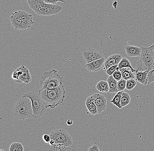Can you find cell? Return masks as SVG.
Returning <instances> with one entry per match:
<instances>
[{
	"label": "cell",
	"instance_id": "cell-1",
	"mask_svg": "<svg viewBox=\"0 0 154 151\" xmlns=\"http://www.w3.org/2000/svg\"><path fill=\"white\" fill-rule=\"evenodd\" d=\"M66 92L63 84L50 90L40 89L38 95L46 104L47 108L54 109L64 101Z\"/></svg>",
	"mask_w": 154,
	"mask_h": 151
},
{
	"label": "cell",
	"instance_id": "cell-2",
	"mask_svg": "<svg viewBox=\"0 0 154 151\" xmlns=\"http://www.w3.org/2000/svg\"><path fill=\"white\" fill-rule=\"evenodd\" d=\"M27 2L30 8L39 16L56 15L62 10L59 5L46 3L43 0H27Z\"/></svg>",
	"mask_w": 154,
	"mask_h": 151
},
{
	"label": "cell",
	"instance_id": "cell-3",
	"mask_svg": "<svg viewBox=\"0 0 154 151\" xmlns=\"http://www.w3.org/2000/svg\"><path fill=\"white\" fill-rule=\"evenodd\" d=\"M13 114L15 118L22 120L33 118V110L31 100L28 97H24L19 99L13 107Z\"/></svg>",
	"mask_w": 154,
	"mask_h": 151
},
{
	"label": "cell",
	"instance_id": "cell-4",
	"mask_svg": "<svg viewBox=\"0 0 154 151\" xmlns=\"http://www.w3.org/2000/svg\"><path fill=\"white\" fill-rule=\"evenodd\" d=\"M63 77L59 74L57 71L53 69L43 72L39 83L41 90H50L63 84Z\"/></svg>",
	"mask_w": 154,
	"mask_h": 151
},
{
	"label": "cell",
	"instance_id": "cell-5",
	"mask_svg": "<svg viewBox=\"0 0 154 151\" xmlns=\"http://www.w3.org/2000/svg\"><path fill=\"white\" fill-rule=\"evenodd\" d=\"M141 48V56L137 62L135 73L138 71H150L154 69V49L151 47Z\"/></svg>",
	"mask_w": 154,
	"mask_h": 151
},
{
	"label": "cell",
	"instance_id": "cell-6",
	"mask_svg": "<svg viewBox=\"0 0 154 151\" xmlns=\"http://www.w3.org/2000/svg\"><path fill=\"white\" fill-rule=\"evenodd\" d=\"M22 97H28L31 101L34 118L37 119L44 115L47 107L38 94L33 91H30L23 94Z\"/></svg>",
	"mask_w": 154,
	"mask_h": 151
},
{
	"label": "cell",
	"instance_id": "cell-7",
	"mask_svg": "<svg viewBox=\"0 0 154 151\" xmlns=\"http://www.w3.org/2000/svg\"><path fill=\"white\" fill-rule=\"evenodd\" d=\"M51 140L56 142V145H60L65 147L71 146L73 144L72 136L67 131L63 129H57L50 134Z\"/></svg>",
	"mask_w": 154,
	"mask_h": 151
},
{
	"label": "cell",
	"instance_id": "cell-8",
	"mask_svg": "<svg viewBox=\"0 0 154 151\" xmlns=\"http://www.w3.org/2000/svg\"><path fill=\"white\" fill-rule=\"evenodd\" d=\"M82 56L86 63L104 58L102 52L91 48L85 50L83 52Z\"/></svg>",
	"mask_w": 154,
	"mask_h": 151
},
{
	"label": "cell",
	"instance_id": "cell-9",
	"mask_svg": "<svg viewBox=\"0 0 154 151\" xmlns=\"http://www.w3.org/2000/svg\"><path fill=\"white\" fill-rule=\"evenodd\" d=\"M91 96L97 107L98 113H100L104 111L107 107V100L104 95L96 93Z\"/></svg>",
	"mask_w": 154,
	"mask_h": 151
},
{
	"label": "cell",
	"instance_id": "cell-10",
	"mask_svg": "<svg viewBox=\"0 0 154 151\" xmlns=\"http://www.w3.org/2000/svg\"><path fill=\"white\" fill-rule=\"evenodd\" d=\"M22 20V30L29 29L34 24L32 14L24 11H19Z\"/></svg>",
	"mask_w": 154,
	"mask_h": 151
},
{
	"label": "cell",
	"instance_id": "cell-11",
	"mask_svg": "<svg viewBox=\"0 0 154 151\" xmlns=\"http://www.w3.org/2000/svg\"><path fill=\"white\" fill-rule=\"evenodd\" d=\"M122 58V55L118 54L112 55L109 56L105 61L104 71L106 72L109 67L119 64Z\"/></svg>",
	"mask_w": 154,
	"mask_h": 151
},
{
	"label": "cell",
	"instance_id": "cell-12",
	"mask_svg": "<svg viewBox=\"0 0 154 151\" xmlns=\"http://www.w3.org/2000/svg\"><path fill=\"white\" fill-rule=\"evenodd\" d=\"M105 59L104 58L98 59L96 61L86 63L85 67L89 72H97L102 69V66L104 64Z\"/></svg>",
	"mask_w": 154,
	"mask_h": 151
},
{
	"label": "cell",
	"instance_id": "cell-13",
	"mask_svg": "<svg viewBox=\"0 0 154 151\" xmlns=\"http://www.w3.org/2000/svg\"><path fill=\"white\" fill-rule=\"evenodd\" d=\"M11 22L15 29L22 30V20L19 11H16L12 13L10 16Z\"/></svg>",
	"mask_w": 154,
	"mask_h": 151
},
{
	"label": "cell",
	"instance_id": "cell-14",
	"mask_svg": "<svg viewBox=\"0 0 154 151\" xmlns=\"http://www.w3.org/2000/svg\"><path fill=\"white\" fill-rule=\"evenodd\" d=\"M21 73L20 75V80L21 83L28 84L32 81L31 76L27 67L23 65L21 66Z\"/></svg>",
	"mask_w": 154,
	"mask_h": 151
},
{
	"label": "cell",
	"instance_id": "cell-15",
	"mask_svg": "<svg viewBox=\"0 0 154 151\" xmlns=\"http://www.w3.org/2000/svg\"><path fill=\"white\" fill-rule=\"evenodd\" d=\"M125 51L128 56L137 57L141 56V48L133 46H127L125 48Z\"/></svg>",
	"mask_w": 154,
	"mask_h": 151
},
{
	"label": "cell",
	"instance_id": "cell-16",
	"mask_svg": "<svg viewBox=\"0 0 154 151\" xmlns=\"http://www.w3.org/2000/svg\"><path fill=\"white\" fill-rule=\"evenodd\" d=\"M85 105L88 111L92 115L98 114V109L91 96L88 97L85 101Z\"/></svg>",
	"mask_w": 154,
	"mask_h": 151
},
{
	"label": "cell",
	"instance_id": "cell-17",
	"mask_svg": "<svg viewBox=\"0 0 154 151\" xmlns=\"http://www.w3.org/2000/svg\"><path fill=\"white\" fill-rule=\"evenodd\" d=\"M149 71H143V72H136L135 78L137 80L143 85H146L147 84V79Z\"/></svg>",
	"mask_w": 154,
	"mask_h": 151
},
{
	"label": "cell",
	"instance_id": "cell-18",
	"mask_svg": "<svg viewBox=\"0 0 154 151\" xmlns=\"http://www.w3.org/2000/svg\"><path fill=\"white\" fill-rule=\"evenodd\" d=\"M109 86V91L110 93H117L118 92L117 88V83L118 81L116 80L113 76H109L107 80Z\"/></svg>",
	"mask_w": 154,
	"mask_h": 151
},
{
	"label": "cell",
	"instance_id": "cell-19",
	"mask_svg": "<svg viewBox=\"0 0 154 151\" xmlns=\"http://www.w3.org/2000/svg\"><path fill=\"white\" fill-rule=\"evenodd\" d=\"M122 74V78L127 80L131 79H135V73L133 72L130 68L126 67L123 68L120 70Z\"/></svg>",
	"mask_w": 154,
	"mask_h": 151
},
{
	"label": "cell",
	"instance_id": "cell-20",
	"mask_svg": "<svg viewBox=\"0 0 154 151\" xmlns=\"http://www.w3.org/2000/svg\"><path fill=\"white\" fill-rule=\"evenodd\" d=\"M126 67H128V68H130L133 72L134 73H135V69H134L133 68L132 66H131V62L126 58H123L121 59V61L119 62L118 64V66L117 67V70H120V69H122L123 68H126Z\"/></svg>",
	"mask_w": 154,
	"mask_h": 151
},
{
	"label": "cell",
	"instance_id": "cell-21",
	"mask_svg": "<svg viewBox=\"0 0 154 151\" xmlns=\"http://www.w3.org/2000/svg\"><path fill=\"white\" fill-rule=\"evenodd\" d=\"M96 88L100 92H108L109 91V86L107 81L101 80L97 83Z\"/></svg>",
	"mask_w": 154,
	"mask_h": 151
},
{
	"label": "cell",
	"instance_id": "cell-22",
	"mask_svg": "<svg viewBox=\"0 0 154 151\" xmlns=\"http://www.w3.org/2000/svg\"><path fill=\"white\" fill-rule=\"evenodd\" d=\"M123 91H118L116 93V95H115L114 98L110 101L112 103L115 105L116 106L118 107L119 109H122V107L120 104L121 97H122V93Z\"/></svg>",
	"mask_w": 154,
	"mask_h": 151
},
{
	"label": "cell",
	"instance_id": "cell-23",
	"mask_svg": "<svg viewBox=\"0 0 154 151\" xmlns=\"http://www.w3.org/2000/svg\"><path fill=\"white\" fill-rule=\"evenodd\" d=\"M131 96L129 94L123 91L120 101V104L122 107H125L126 106L128 105L131 102Z\"/></svg>",
	"mask_w": 154,
	"mask_h": 151
},
{
	"label": "cell",
	"instance_id": "cell-24",
	"mask_svg": "<svg viewBox=\"0 0 154 151\" xmlns=\"http://www.w3.org/2000/svg\"><path fill=\"white\" fill-rule=\"evenodd\" d=\"M9 151H24L23 146L20 142H13L9 147Z\"/></svg>",
	"mask_w": 154,
	"mask_h": 151
},
{
	"label": "cell",
	"instance_id": "cell-25",
	"mask_svg": "<svg viewBox=\"0 0 154 151\" xmlns=\"http://www.w3.org/2000/svg\"><path fill=\"white\" fill-rule=\"evenodd\" d=\"M21 66L16 69V70H14L13 71V73H12V78L17 83H21L20 80H19L20 75H21Z\"/></svg>",
	"mask_w": 154,
	"mask_h": 151
},
{
	"label": "cell",
	"instance_id": "cell-26",
	"mask_svg": "<svg viewBox=\"0 0 154 151\" xmlns=\"http://www.w3.org/2000/svg\"><path fill=\"white\" fill-rule=\"evenodd\" d=\"M136 85L137 82L134 79L128 80H127L126 83V89L129 90H132Z\"/></svg>",
	"mask_w": 154,
	"mask_h": 151
},
{
	"label": "cell",
	"instance_id": "cell-27",
	"mask_svg": "<svg viewBox=\"0 0 154 151\" xmlns=\"http://www.w3.org/2000/svg\"><path fill=\"white\" fill-rule=\"evenodd\" d=\"M126 83L127 80L124 79H122L121 80L118 81L117 88L118 91H124L126 88Z\"/></svg>",
	"mask_w": 154,
	"mask_h": 151
},
{
	"label": "cell",
	"instance_id": "cell-28",
	"mask_svg": "<svg viewBox=\"0 0 154 151\" xmlns=\"http://www.w3.org/2000/svg\"><path fill=\"white\" fill-rule=\"evenodd\" d=\"M153 82H154V69L149 71L148 73L147 79V85H149Z\"/></svg>",
	"mask_w": 154,
	"mask_h": 151
},
{
	"label": "cell",
	"instance_id": "cell-29",
	"mask_svg": "<svg viewBox=\"0 0 154 151\" xmlns=\"http://www.w3.org/2000/svg\"><path fill=\"white\" fill-rule=\"evenodd\" d=\"M118 66V64H117V65H114V66L109 67V68L106 71V73L109 76H112L113 73L117 70V68Z\"/></svg>",
	"mask_w": 154,
	"mask_h": 151
},
{
	"label": "cell",
	"instance_id": "cell-30",
	"mask_svg": "<svg viewBox=\"0 0 154 151\" xmlns=\"http://www.w3.org/2000/svg\"><path fill=\"white\" fill-rule=\"evenodd\" d=\"M114 78L116 80L119 81V80H121L122 78V74H121V72L119 70H117L116 71L113 73L112 74Z\"/></svg>",
	"mask_w": 154,
	"mask_h": 151
},
{
	"label": "cell",
	"instance_id": "cell-31",
	"mask_svg": "<svg viewBox=\"0 0 154 151\" xmlns=\"http://www.w3.org/2000/svg\"><path fill=\"white\" fill-rule=\"evenodd\" d=\"M45 3L50 4L56 5L57 2H60L63 3L64 4H66L65 0H43Z\"/></svg>",
	"mask_w": 154,
	"mask_h": 151
},
{
	"label": "cell",
	"instance_id": "cell-32",
	"mask_svg": "<svg viewBox=\"0 0 154 151\" xmlns=\"http://www.w3.org/2000/svg\"><path fill=\"white\" fill-rule=\"evenodd\" d=\"M43 140L46 143H49L51 141V138L50 135L47 134H43Z\"/></svg>",
	"mask_w": 154,
	"mask_h": 151
},
{
	"label": "cell",
	"instance_id": "cell-33",
	"mask_svg": "<svg viewBox=\"0 0 154 151\" xmlns=\"http://www.w3.org/2000/svg\"><path fill=\"white\" fill-rule=\"evenodd\" d=\"M88 151H100L96 144H94L88 149Z\"/></svg>",
	"mask_w": 154,
	"mask_h": 151
},
{
	"label": "cell",
	"instance_id": "cell-34",
	"mask_svg": "<svg viewBox=\"0 0 154 151\" xmlns=\"http://www.w3.org/2000/svg\"><path fill=\"white\" fill-rule=\"evenodd\" d=\"M49 144H50L51 146H52L54 147L56 145L55 142L53 140H51V141L49 142Z\"/></svg>",
	"mask_w": 154,
	"mask_h": 151
},
{
	"label": "cell",
	"instance_id": "cell-35",
	"mask_svg": "<svg viewBox=\"0 0 154 151\" xmlns=\"http://www.w3.org/2000/svg\"><path fill=\"white\" fill-rule=\"evenodd\" d=\"M73 121L72 120V119H69V120H68L67 122V125H73Z\"/></svg>",
	"mask_w": 154,
	"mask_h": 151
},
{
	"label": "cell",
	"instance_id": "cell-36",
	"mask_svg": "<svg viewBox=\"0 0 154 151\" xmlns=\"http://www.w3.org/2000/svg\"><path fill=\"white\" fill-rule=\"evenodd\" d=\"M117 2H114L113 3V4H112V5H113V7L114 8H116V7H117Z\"/></svg>",
	"mask_w": 154,
	"mask_h": 151
},
{
	"label": "cell",
	"instance_id": "cell-37",
	"mask_svg": "<svg viewBox=\"0 0 154 151\" xmlns=\"http://www.w3.org/2000/svg\"><path fill=\"white\" fill-rule=\"evenodd\" d=\"M150 47H151L153 48V49H154V43L152 45V46H150Z\"/></svg>",
	"mask_w": 154,
	"mask_h": 151
},
{
	"label": "cell",
	"instance_id": "cell-38",
	"mask_svg": "<svg viewBox=\"0 0 154 151\" xmlns=\"http://www.w3.org/2000/svg\"><path fill=\"white\" fill-rule=\"evenodd\" d=\"M4 151L3 150H1V151Z\"/></svg>",
	"mask_w": 154,
	"mask_h": 151
}]
</instances>
